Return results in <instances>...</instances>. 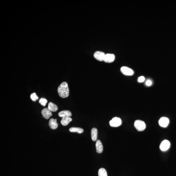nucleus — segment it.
I'll return each mask as SVG.
<instances>
[{"instance_id":"obj_1","label":"nucleus","mask_w":176,"mask_h":176,"mask_svg":"<svg viewBox=\"0 0 176 176\" xmlns=\"http://www.w3.org/2000/svg\"><path fill=\"white\" fill-rule=\"evenodd\" d=\"M57 92L59 96L62 98L68 97L69 89L68 83L66 82L62 83L58 88Z\"/></svg>"},{"instance_id":"obj_2","label":"nucleus","mask_w":176,"mask_h":176,"mask_svg":"<svg viewBox=\"0 0 176 176\" xmlns=\"http://www.w3.org/2000/svg\"><path fill=\"white\" fill-rule=\"evenodd\" d=\"M134 126L136 129L138 131H142L146 128V124L142 121L138 120L134 122Z\"/></svg>"},{"instance_id":"obj_3","label":"nucleus","mask_w":176,"mask_h":176,"mask_svg":"<svg viewBox=\"0 0 176 176\" xmlns=\"http://www.w3.org/2000/svg\"><path fill=\"white\" fill-rule=\"evenodd\" d=\"M122 120L120 118L115 117L113 118L109 122L110 126L114 127H117L121 125L122 124Z\"/></svg>"},{"instance_id":"obj_4","label":"nucleus","mask_w":176,"mask_h":176,"mask_svg":"<svg viewBox=\"0 0 176 176\" xmlns=\"http://www.w3.org/2000/svg\"><path fill=\"white\" fill-rule=\"evenodd\" d=\"M120 70L123 74L126 75L132 76L134 74V71L132 69L127 67H122Z\"/></svg>"},{"instance_id":"obj_5","label":"nucleus","mask_w":176,"mask_h":176,"mask_svg":"<svg viewBox=\"0 0 176 176\" xmlns=\"http://www.w3.org/2000/svg\"><path fill=\"white\" fill-rule=\"evenodd\" d=\"M170 142L167 140H164L161 142L160 145V149L162 151H165L167 150L170 147Z\"/></svg>"},{"instance_id":"obj_6","label":"nucleus","mask_w":176,"mask_h":176,"mask_svg":"<svg viewBox=\"0 0 176 176\" xmlns=\"http://www.w3.org/2000/svg\"><path fill=\"white\" fill-rule=\"evenodd\" d=\"M105 55L104 53L101 51H97L95 53L94 56L96 60L100 61H102L104 60Z\"/></svg>"},{"instance_id":"obj_7","label":"nucleus","mask_w":176,"mask_h":176,"mask_svg":"<svg viewBox=\"0 0 176 176\" xmlns=\"http://www.w3.org/2000/svg\"><path fill=\"white\" fill-rule=\"evenodd\" d=\"M159 125L160 126L166 128L168 126L169 123V119L166 117H162L159 120Z\"/></svg>"},{"instance_id":"obj_8","label":"nucleus","mask_w":176,"mask_h":176,"mask_svg":"<svg viewBox=\"0 0 176 176\" xmlns=\"http://www.w3.org/2000/svg\"><path fill=\"white\" fill-rule=\"evenodd\" d=\"M115 56L113 54H105L103 61L105 62L110 63L115 60Z\"/></svg>"},{"instance_id":"obj_9","label":"nucleus","mask_w":176,"mask_h":176,"mask_svg":"<svg viewBox=\"0 0 176 176\" xmlns=\"http://www.w3.org/2000/svg\"><path fill=\"white\" fill-rule=\"evenodd\" d=\"M41 113L42 116L46 119H49L52 115L51 112L47 108L43 109Z\"/></svg>"},{"instance_id":"obj_10","label":"nucleus","mask_w":176,"mask_h":176,"mask_svg":"<svg viewBox=\"0 0 176 176\" xmlns=\"http://www.w3.org/2000/svg\"><path fill=\"white\" fill-rule=\"evenodd\" d=\"M96 151L98 153H101L103 151V146L102 142L100 140H97L96 141Z\"/></svg>"},{"instance_id":"obj_11","label":"nucleus","mask_w":176,"mask_h":176,"mask_svg":"<svg viewBox=\"0 0 176 176\" xmlns=\"http://www.w3.org/2000/svg\"><path fill=\"white\" fill-rule=\"evenodd\" d=\"M56 121H57L56 119H50L49 123V125L52 129H56L57 128L58 125Z\"/></svg>"},{"instance_id":"obj_12","label":"nucleus","mask_w":176,"mask_h":176,"mask_svg":"<svg viewBox=\"0 0 176 176\" xmlns=\"http://www.w3.org/2000/svg\"><path fill=\"white\" fill-rule=\"evenodd\" d=\"M72 120V119L70 117L66 116L63 117L61 121V123L62 125L66 126Z\"/></svg>"},{"instance_id":"obj_13","label":"nucleus","mask_w":176,"mask_h":176,"mask_svg":"<svg viewBox=\"0 0 176 176\" xmlns=\"http://www.w3.org/2000/svg\"><path fill=\"white\" fill-rule=\"evenodd\" d=\"M58 115L60 117L63 118L64 117L71 116L72 114L71 112L68 110H64L59 112Z\"/></svg>"},{"instance_id":"obj_14","label":"nucleus","mask_w":176,"mask_h":176,"mask_svg":"<svg viewBox=\"0 0 176 176\" xmlns=\"http://www.w3.org/2000/svg\"><path fill=\"white\" fill-rule=\"evenodd\" d=\"M91 135L92 140L94 141H97V128H93L91 131Z\"/></svg>"},{"instance_id":"obj_15","label":"nucleus","mask_w":176,"mask_h":176,"mask_svg":"<svg viewBox=\"0 0 176 176\" xmlns=\"http://www.w3.org/2000/svg\"><path fill=\"white\" fill-rule=\"evenodd\" d=\"M48 108L50 111L53 112L57 111L58 109L57 105L52 102H50L49 103Z\"/></svg>"},{"instance_id":"obj_16","label":"nucleus","mask_w":176,"mask_h":176,"mask_svg":"<svg viewBox=\"0 0 176 176\" xmlns=\"http://www.w3.org/2000/svg\"><path fill=\"white\" fill-rule=\"evenodd\" d=\"M69 131L73 133H83V128H78V127H71L69 129Z\"/></svg>"},{"instance_id":"obj_17","label":"nucleus","mask_w":176,"mask_h":176,"mask_svg":"<svg viewBox=\"0 0 176 176\" xmlns=\"http://www.w3.org/2000/svg\"><path fill=\"white\" fill-rule=\"evenodd\" d=\"M99 176H108L106 170L103 168H101L98 171Z\"/></svg>"},{"instance_id":"obj_18","label":"nucleus","mask_w":176,"mask_h":176,"mask_svg":"<svg viewBox=\"0 0 176 176\" xmlns=\"http://www.w3.org/2000/svg\"><path fill=\"white\" fill-rule=\"evenodd\" d=\"M39 102L42 106H45L47 102V101L45 99L42 98L39 100Z\"/></svg>"},{"instance_id":"obj_19","label":"nucleus","mask_w":176,"mask_h":176,"mask_svg":"<svg viewBox=\"0 0 176 176\" xmlns=\"http://www.w3.org/2000/svg\"><path fill=\"white\" fill-rule=\"evenodd\" d=\"M31 99L33 101H36L38 99V97L37 96L36 93H34L30 95Z\"/></svg>"},{"instance_id":"obj_20","label":"nucleus","mask_w":176,"mask_h":176,"mask_svg":"<svg viewBox=\"0 0 176 176\" xmlns=\"http://www.w3.org/2000/svg\"><path fill=\"white\" fill-rule=\"evenodd\" d=\"M145 78L143 76H141L139 77L138 79V82L139 83H142L145 81Z\"/></svg>"},{"instance_id":"obj_21","label":"nucleus","mask_w":176,"mask_h":176,"mask_svg":"<svg viewBox=\"0 0 176 176\" xmlns=\"http://www.w3.org/2000/svg\"><path fill=\"white\" fill-rule=\"evenodd\" d=\"M152 84V82L150 80H148L146 81V84L148 86H151Z\"/></svg>"}]
</instances>
